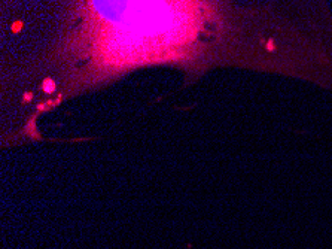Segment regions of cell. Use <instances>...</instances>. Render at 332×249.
Returning <instances> with one entry per match:
<instances>
[{
  "label": "cell",
  "mask_w": 332,
  "mask_h": 249,
  "mask_svg": "<svg viewBox=\"0 0 332 249\" xmlns=\"http://www.w3.org/2000/svg\"><path fill=\"white\" fill-rule=\"evenodd\" d=\"M43 90L49 94L54 93V91H55V82H54L52 79H49V78L45 79V81H43Z\"/></svg>",
  "instance_id": "6da1fadb"
},
{
  "label": "cell",
  "mask_w": 332,
  "mask_h": 249,
  "mask_svg": "<svg viewBox=\"0 0 332 249\" xmlns=\"http://www.w3.org/2000/svg\"><path fill=\"white\" fill-rule=\"evenodd\" d=\"M21 29H22V21H15L12 24V30L13 31H20Z\"/></svg>",
  "instance_id": "7a4b0ae2"
},
{
  "label": "cell",
  "mask_w": 332,
  "mask_h": 249,
  "mask_svg": "<svg viewBox=\"0 0 332 249\" xmlns=\"http://www.w3.org/2000/svg\"><path fill=\"white\" fill-rule=\"evenodd\" d=\"M31 97H33V94H31V93H25V94H24V100H30Z\"/></svg>",
  "instance_id": "3957f363"
}]
</instances>
